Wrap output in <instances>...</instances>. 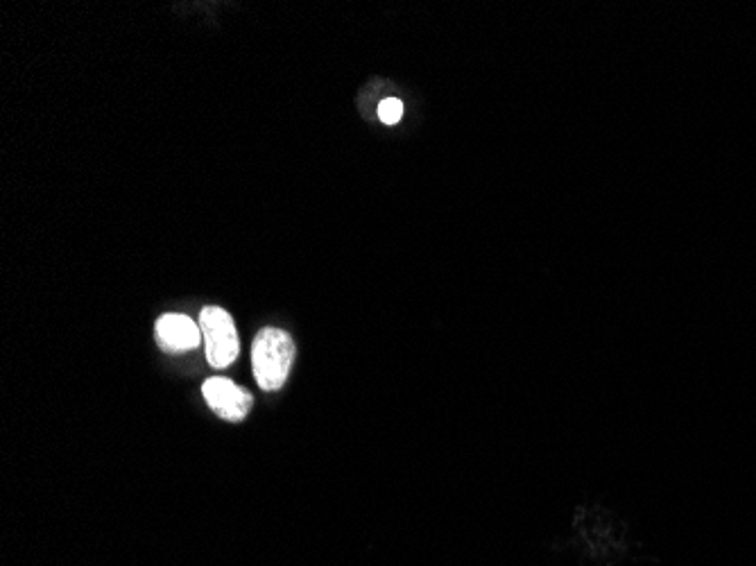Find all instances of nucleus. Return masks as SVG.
Instances as JSON below:
<instances>
[{"mask_svg":"<svg viewBox=\"0 0 756 566\" xmlns=\"http://www.w3.org/2000/svg\"><path fill=\"white\" fill-rule=\"evenodd\" d=\"M401 116H403V102L399 98H385L381 105H378V118H381L385 125L399 123Z\"/></svg>","mask_w":756,"mask_h":566,"instance_id":"obj_5","label":"nucleus"},{"mask_svg":"<svg viewBox=\"0 0 756 566\" xmlns=\"http://www.w3.org/2000/svg\"><path fill=\"white\" fill-rule=\"evenodd\" d=\"M292 360H295V342L281 329H263L252 345V370L259 388L277 392L286 383Z\"/></svg>","mask_w":756,"mask_h":566,"instance_id":"obj_1","label":"nucleus"},{"mask_svg":"<svg viewBox=\"0 0 756 566\" xmlns=\"http://www.w3.org/2000/svg\"><path fill=\"white\" fill-rule=\"evenodd\" d=\"M200 329L206 342V360L216 370H225L238 358V333L234 317L225 308L206 306L200 313Z\"/></svg>","mask_w":756,"mask_h":566,"instance_id":"obj_2","label":"nucleus"},{"mask_svg":"<svg viewBox=\"0 0 756 566\" xmlns=\"http://www.w3.org/2000/svg\"><path fill=\"white\" fill-rule=\"evenodd\" d=\"M154 338L157 345L168 351V354H184V351L197 349L202 340V329L191 320V317L168 313L161 315L154 324Z\"/></svg>","mask_w":756,"mask_h":566,"instance_id":"obj_4","label":"nucleus"},{"mask_svg":"<svg viewBox=\"0 0 756 566\" xmlns=\"http://www.w3.org/2000/svg\"><path fill=\"white\" fill-rule=\"evenodd\" d=\"M202 394L209 408L227 422H243L252 410V394L231 383L229 379H209L202 385Z\"/></svg>","mask_w":756,"mask_h":566,"instance_id":"obj_3","label":"nucleus"}]
</instances>
